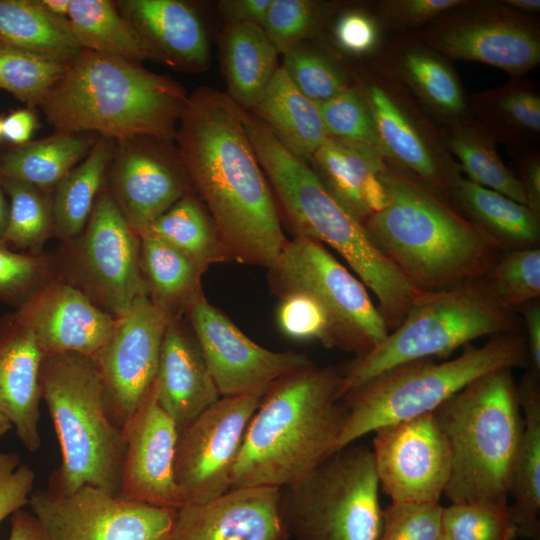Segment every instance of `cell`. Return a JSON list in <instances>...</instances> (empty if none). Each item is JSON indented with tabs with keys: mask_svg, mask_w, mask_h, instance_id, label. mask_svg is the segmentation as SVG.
I'll list each match as a JSON object with an SVG mask.
<instances>
[{
	"mask_svg": "<svg viewBox=\"0 0 540 540\" xmlns=\"http://www.w3.org/2000/svg\"><path fill=\"white\" fill-rule=\"evenodd\" d=\"M448 144L470 181L526 206L521 181L503 164L486 136L461 129L448 138Z\"/></svg>",
	"mask_w": 540,
	"mask_h": 540,
	"instance_id": "cell-40",
	"label": "cell"
},
{
	"mask_svg": "<svg viewBox=\"0 0 540 540\" xmlns=\"http://www.w3.org/2000/svg\"><path fill=\"white\" fill-rule=\"evenodd\" d=\"M505 308L516 312L540 296V248L504 251L481 279Z\"/></svg>",
	"mask_w": 540,
	"mask_h": 540,
	"instance_id": "cell-41",
	"label": "cell"
},
{
	"mask_svg": "<svg viewBox=\"0 0 540 540\" xmlns=\"http://www.w3.org/2000/svg\"><path fill=\"white\" fill-rule=\"evenodd\" d=\"M140 263L148 296L174 315L202 293L205 272L190 257L148 230L138 232Z\"/></svg>",
	"mask_w": 540,
	"mask_h": 540,
	"instance_id": "cell-35",
	"label": "cell"
},
{
	"mask_svg": "<svg viewBox=\"0 0 540 540\" xmlns=\"http://www.w3.org/2000/svg\"><path fill=\"white\" fill-rule=\"evenodd\" d=\"M40 380L61 451L47 488L71 494L92 486L119 495L125 438L108 416L93 360L77 353L45 355Z\"/></svg>",
	"mask_w": 540,
	"mask_h": 540,
	"instance_id": "cell-7",
	"label": "cell"
},
{
	"mask_svg": "<svg viewBox=\"0 0 540 540\" xmlns=\"http://www.w3.org/2000/svg\"><path fill=\"white\" fill-rule=\"evenodd\" d=\"M400 71L415 93L431 108L445 116L465 110V98L454 73L435 53L420 47L405 50Z\"/></svg>",
	"mask_w": 540,
	"mask_h": 540,
	"instance_id": "cell-39",
	"label": "cell"
},
{
	"mask_svg": "<svg viewBox=\"0 0 540 540\" xmlns=\"http://www.w3.org/2000/svg\"><path fill=\"white\" fill-rule=\"evenodd\" d=\"M280 488L243 486L177 509L175 540H288Z\"/></svg>",
	"mask_w": 540,
	"mask_h": 540,
	"instance_id": "cell-21",
	"label": "cell"
},
{
	"mask_svg": "<svg viewBox=\"0 0 540 540\" xmlns=\"http://www.w3.org/2000/svg\"><path fill=\"white\" fill-rule=\"evenodd\" d=\"M373 458L382 490L395 504H438L451 455L433 413L376 429Z\"/></svg>",
	"mask_w": 540,
	"mask_h": 540,
	"instance_id": "cell-15",
	"label": "cell"
},
{
	"mask_svg": "<svg viewBox=\"0 0 540 540\" xmlns=\"http://www.w3.org/2000/svg\"><path fill=\"white\" fill-rule=\"evenodd\" d=\"M249 112L286 149L306 162L328 138L317 104L295 87L281 66Z\"/></svg>",
	"mask_w": 540,
	"mask_h": 540,
	"instance_id": "cell-29",
	"label": "cell"
},
{
	"mask_svg": "<svg viewBox=\"0 0 540 540\" xmlns=\"http://www.w3.org/2000/svg\"><path fill=\"white\" fill-rule=\"evenodd\" d=\"M67 65L26 51L0 47V90L30 108L40 106Z\"/></svg>",
	"mask_w": 540,
	"mask_h": 540,
	"instance_id": "cell-42",
	"label": "cell"
},
{
	"mask_svg": "<svg viewBox=\"0 0 540 540\" xmlns=\"http://www.w3.org/2000/svg\"><path fill=\"white\" fill-rule=\"evenodd\" d=\"M71 0H39L41 5L50 13L67 18Z\"/></svg>",
	"mask_w": 540,
	"mask_h": 540,
	"instance_id": "cell-59",
	"label": "cell"
},
{
	"mask_svg": "<svg viewBox=\"0 0 540 540\" xmlns=\"http://www.w3.org/2000/svg\"><path fill=\"white\" fill-rule=\"evenodd\" d=\"M154 384L159 405L178 431L221 397L194 333L178 315L165 331Z\"/></svg>",
	"mask_w": 540,
	"mask_h": 540,
	"instance_id": "cell-25",
	"label": "cell"
},
{
	"mask_svg": "<svg viewBox=\"0 0 540 540\" xmlns=\"http://www.w3.org/2000/svg\"><path fill=\"white\" fill-rule=\"evenodd\" d=\"M12 427L11 422L0 410V438Z\"/></svg>",
	"mask_w": 540,
	"mask_h": 540,
	"instance_id": "cell-62",
	"label": "cell"
},
{
	"mask_svg": "<svg viewBox=\"0 0 540 540\" xmlns=\"http://www.w3.org/2000/svg\"><path fill=\"white\" fill-rule=\"evenodd\" d=\"M387 205L362 224L376 247L420 292L483 279L504 250L440 196L385 166Z\"/></svg>",
	"mask_w": 540,
	"mask_h": 540,
	"instance_id": "cell-2",
	"label": "cell"
},
{
	"mask_svg": "<svg viewBox=\"0 0 540 540\" xmlns=\"http://www.w3.org/2000/svg\"><path fill=\"white\" fill-rule=\"evenodd\" d=\"M44 355L77 353L93 359L110 338L117 318L90 296L57 278L29 295L14 312Z\"/></svg>",
	"mask_w": 540,
	"mask_h": 540,
	"instance_id": "cell-19",
	"label": "cell"
},
{
	"mask_svg": "<svg viewBox=\"0 0 540 540\" xmlns=\"http://www.w3.org/2000/svg\"><path fill=\"white\" fill-rule=\"evenodd\" d=\"M268 269L279 296L301 291L323 306L331 321L334 347L361 357L388 336L365 285L321 243L295 236Z\"/></svg>",
	"mask_w": 540,
	"mask_h": 540,
	"instance_id": "cell-11",
	"label": "cell"
},
{
	"mask_svg": "<svg viewBox=\"0 0 540 540\" xmlns=\"http://www.w3.org/2000/svg\"><path fill=\"white\" fill-rule=\"evenodd\" d=\"M503 3L519 11L536 12L540 9L539 0H506Z\"/></svg>",
	"mask_w": 540,
	"mask_h": 540,
	"instance_id": "cell-61",
	"label": "cell"
},
{
	"mask_svg": "<svg viewBox=\"0 0 540 540\" xmlns=\"http://www.w3.org/2000/svg\"><path fill=\"white\" fill-rule=\"evenodd\" d=\"M438 504H395L382 511V525L376 540H441Z\"/></svg>",
	"mask_w": 540,
	"mask_h": 540,
	"instance_id": "cell-49",
	"label": "cell"
},
{
	"mask_svg": "<svg viewBox=\"0 0 540 540\" xmlns=\"http://www.w3.org/2000/svg\"><path fill=\"white\" fill-rule=\"evenodd\" d=\"M174 316L148 295L138 297L116 317L110 338L92 359L103 385L108 416L121 429L154 384L163 337Z\"/></svg>",
	"mask_w": 540,
	"mask_h": 540,
	"instance_id": "cell-14",
	"label": "cell"
},
{
	"mask_svg": "<svg viewBox=\"0 0 540 540\" xmlns=\"http://www.w3.org/2000/svg\"><path fill=\"white\" fill-rule=\"evenodd\" d=\"M529 363L521 333L493 336L482 346L470 344L456 358L436 363L422 359L382 372L341 399L347 416L334 451L376 429L433 413L477 378Z\"/></svg>",
	"mask_w": 540,
	"mask_h": 540,
	"instance_id": "cell-8",
	"label": "cell"
},
{
	"mask_svg": "<svg viewBox=\"0 0 540 540\" xmlns=\"http://www.w3.org/2000/svg\"><path fill=\"white\" fill-rule=\"evenodd\" d=\"M8 540H49L38 519L25 510L18 509L11 515Z\"/></svg>",
	"mask_w": 540,
	"mask_h": 540,
	"instance_id": "cell-57",
	"label": "cell"
},
{
	"mask_svg": "<svg viewBox=\"0 0 540 540\" xmlns=\"http://www.w3.org/2000/svg\"><path fill=\"white\" fill-rule=\"evenodd\" d=\"M508 504L451 503L442 508L441 540H514Z\"/></svg>",
	"mask_w": 540,
	"mask_h": 540,
	"instance_id": "cell-43",
	"label": "cell"
},
{
	"mask_svg": "<svg viewBox=\"0 0 540 540\" xmlns=\"http://www.w3.org/2000/svg\"><path fill=\"white\" fill-rule=\"evenodd\" d=\"M516 312L503 307L482 280L421 292L401 324L368 354L340 370L342 398L382 372L422 359L446 358L483 336L521 333Z\"/></svg>",
	"mask_w": 540,
	"mask_h": 540,
	"instance_id": "cell-9",
	"label": "cell"
},
{
	"mask_svg": "<svg viewBox=\"0 0 540 540\" xmlns=\"http://www.w3.org/2000/svg\"><path fill=\"white\" fill-rule=\"evenodd\" d=\"M272 0H227L219 6L226 24L253 23L263 28Z\"/></svg>",
	"mask_w": 540,
	"mask_h": 540,
	"instance_id": "cell-54",
	"label": "cell"
},
{
	"mask_svg": "<svg viewBox=\"0 0 540 540\" xmlns=\"http://www.w3.org/2000/svg\"><path fill=\"white\" fill-rule=\"evenodd\" d=\"M451 195L504 251L539 247V216L527 206L458 175Z\"/></svg>",
	"mask_w": 540,
	"mask_h": 540,
	"instance_id": "cell-32",
	"label": "cell"
},
{
	"mask_svg": "<svg viewBox=\"0 0 540 540\" xmlns=\"http://www.w3.org/2000/svg\"><path fill=\"white\" fill-rule=\"evenodd\" d=\"M516 391L524 424L510 479V518L516 538L540 540L539 374L530 369Z\"/></svg>",
	"mask_w": 540,
	"mask_h": 540,
	"instance_id": "cell-28",
	"label": "cell"
},
{
	"mask_svg": "<svg viewBox=\"0 0 540 540\" xmlns=\"http://www.w3.org/2000/svg\"><path fill=\"white\" fill-rule=\"evenodd\" d=\"M44 356L32 331L14 313L0 318V410L30 452L41 446L39 405Z\"/></svg>",
	"mask_w": 540,
	"mask_h": 540,
	"instance_id": "cell-23",
	"label": "cell"
},
{
	"mask_svg": "<svg viewBox=\"0 0 540 540\" xmlns=\"http://www.w3.org/2000/svg\"><path fill=\"white\" fill-rule=\"evenodd\" d=\"M2 121H3V118L0 117V139L3 137L2 136Z\"/></svg>",
	"mask_w": 540,
	"mask_h": 540,
	"instance_id": "cell-63",
	"label": "cell"
},
{
	"mask_svg": "<svg viewBox=\"0 0 540 540\" xmlns=\"http://www.w3.org/2000/svg\"><path fill=\"white\" fill-rule=\"evenodd\" d=\"M2 185L10 202L8 223L0 241L39 254L54 235L50 192L13 178L2 177Z\"/></svg>",
	"mask_w": 540,
	"mask_h": 540,
	"instance_id": "cell-38",
	"label": "cell"
},
{
	"mask_svg": "<svg viewBox=\"0 0 540 540\" xmlns=\"http://www.w3.org/2000/svg\"><path fill=\"white\" fill-rule=\"evenodd\" d=\"M122 431L125 453L119 495L159 507L179 509L183 506L184 500L174 478L179 431L159 405L155 384Z\"/></svg>",
	"mask_w": 540,
	"mask_h": 540,
	"instance_id": "cell-20",
	"label": "cell"
},
{
	"mask_svg": "<svg viewBox=\"0 0 540 540\" xmlns=\"http://www.w3.org/2000/svg\"><path fill=\"white\" fill-rule=\"evenodd\" d=\"M277 310L280 331L293 340H318L325 347H334L330 318L323 306L310 294L287 292Z\"/></svg>",
	"mask_w": 540,
	"mask_h": 540,
	"instance_id": "cell-46",
	"label": "cell"
},
{
	"mask_svg": "<svg viewBox=\"0 0 540 540\" xmlns=\"http://www.w3.org/2000/svg\"><path fill=\"white\" fill-rule=\"evenodd\" d=\"M372 450L349 444L302 479L280 488L283 519L296 540H376L382 525Z\"/></svg>",
	"mask_w": 540,
	"mask_h": 540,
	"instance_id": "cell-10",
	"label": "cell"
},
{
	"mask_svg": "<svg viewBox=\"0 0 540 540\" xmlns=\"http://www.w3.org/2000/svg\"><path fill=\"white\" fill-rule=\"evenodd\" d=\"M281 68L295 87L314 103L327 101L348 87L342 71L318 51L298 45L282 53Z\"/></svg>",
	"mask_w": 540,
	"mask_h": 540,
	"instance_id": "cell-44",
	"label": "cell"
},
{
	"mask_svg": "<svg viewBox=\"0 0 540 540\" xmlns=\"http://www.w3.org/2000/svg\"><path fill=\"white\" fill-rule=\"evenodd\" d=\"M185 312L221 397L267 388L313 363L305 354L275 352L256 344L202 293Z\"/></svg>",
	"mask_w": 540,
	"mask_h": 540,
	"instance_id": "cell-17",
	"label": "cell"
},
{
	"mask_svg": "<svg viewBox=\"0 0 540 540\" xmlns=\"http://www.w3.org/2000/svg\"><path fill=\"white\" fill-rule=\"evenodd\" d=\"M497 110L504 120L516 128L538 133L540 130V99L528 90L517 88L497 97Z\"/></svg>",
	"mask_w": 540,
	"mask_h": 540,
	"instance_id": "cell-52",
	"label": "cell"
},
{
	"mask_svg": "<svg viewBox=\"0 0 540 540\" xmlns=\"http://www.w3.org/2000/svg\"><path fill=\"white\" fill-rule=\"evenodd\" d=\"M176 147L231 260L269 268L287 239L243 124V109L211 87L188 95Z\"/></svg>",
	"mask_w": 540,
	"mask_h": 540,
	"instance_id": "cell-1",
	"label": "cell"
},
{
	"mask_svg": "<svg viewBox=\"0 0 540 540\" xmlns=\"http://www.w3.org/2000/svg\"><path fill=\"white\" fill-rule=\"evenodd\" d=\"M340 380V369L312 363L273 382L247 426L231 488L284 487L333 453L347 416Z\"/></svg>",
	"mask_w": 540,
	"mask_h": 540,
	"instance_id": "cell-4",
	"label": "cell"
},
{
	"mask_svg": "<svg viewBox=\"0 0 540 540\" xmlns=\"http://www.w3.org/2000/svg\"><path fill=\"white\" fill-rule=\"evenodd\" d=\"M106 179V190L137 233L193 189L176 145L150 136L116 140Z\"/></svg>",
	"mask_w": 540,
	"mask_h": 540,
	"instance_id": "cell-16",
	"label": "cell"
},
{
	"mask_svg": "<svg viewBox=\"0 0 540 540\" xmlns=\"http://www.w3.org/2000/svg\"><path fill=\"white\" fill-rule=\"evenodd\" d=\"M20 461L16 453L0 452V524L27 505L33 492L35 472Z\"/></svg>",
	"mask_w": 540,
	"mask_h": 540,
	"instance_id": "cell-50",
	"label": "cell"
},
{
	"mask_svg": "<svg viewBox=\"0 0 540 540\" xmlns=\"http://www.w3.org/2000/svg\"><path fill=\"white\" fill-rule=\"evenodd\" d=\"M338 46L351 54H365L372 51L379 39L376 22L366 13L349 11L342 14L334 28Z\"/></svg>",
	"mask_w": 540,
	"mask_h": 540,
	"instance_id": "cell-51",
	"label": "cell"
},
{
	"mask_svg": "<svg viewBox=\"0 0 540 540\" xmlns=\"http://www.w3.org/2000/svg\"><path fill=\"white\" fill-rule=\"evenodd\" d=\"M317 107L328 137L362 143L381 151L371 112L358 92L347 88L317 103Z\"/></svg>",
	"mask_w": 540,
	"mask_h": 540,
	"instance_id": "cell-45",
	"label": "cell"
},
{
	"mask_svg": "<svg viewBox=\"0 0 540 540\" xmlns=\"http://www.w3.org/2000/svg\"><path fill=\"white\" fill-rule=\"evenodd\" d=\"M67 19L83 49L142 63L145 55L115 1L71 0Z\"/></svg>",
	"mask_w": 540,
	"mask_h": 540,
	"instance_id": "cell-37",
	"label": "cell"
},
{
	"mask_svg": "<svg viewBox=\"0 0 540 540\" xmlns=\"http://www.w3.org/2000/svg\"><path fill=\"white\" fill-rule=\"evenodd\" d=\"M49 540H175L177 509L83 486L71 494L48 488L29 497Z\"/></svg>",
	"mask_w": 540,
	"mask_h": 540,
	"instance_id": "cell-12",
	"label": "cell"
},
{
	"mask_svg": "<svg viewBox=\"0 0 540 540\" xmlns=\"http://www.w3.org/2000/svg\"><path fill=\"white\" fill-rule=\"evenodd\" d=\"M0 47L66 65L83 50L68 19L48 12L39 0H0Z\"/></svg>",
	"mask_w": 540,
	"mask_h": 540,
	"instance_id": "cell-31",
	"label": "cell"
},
{
	"mask_svg": "<svg viewBox=\"0 0 540 540\" xmlns=\"http://www.w3.org/2000/svg\"><path fill=\"white\" fill-rule=\"evenodd\" d=\"M184 87L141 63L83 49L40 104L55 131L175 142Z\"/></svg>",
	"mask_w": 540,
	"mask_h": 540,
	"instance_id": "cell-5",
	"label": "cell"
},
{
	"mask_svg": "<svg viewBox=\"0 0 540 540\" xmlns=\"http://www.w3.org/2000/svg\"><path fill=\"white\" fill-rule=\"evenodd\" d=\"M2 177L0 175V239L3 236L9 217V203L6 200Z\"/></svg>",
	"mask_w": 540,
	"mask_h": 540,
	"instance_id": "cell-60",
	"label": "cell"
},
{
	"mask_svg": "<svg viewBox=\"0 0 540 540\" xmlns=\"http://www.w3.org/2000/svg\"><path fill=\"white\" fill-rule=\"evenodd\" d=\"M465 3L462 0L390 1L383 5V13L396 24L416 25Z\"/></svg>",
	"mask_w": 540,
	"mask_h": 540,
	"instance_id": "cell-53",
	"label": "cell"
},
{
	"mask_svg": "<svg viewBox=\"0 0 540 540\" xmlns=\"http://www.w3.org/2000/svg\"><path fill=\"white\" fill-rule=\"evenodd\" d=\"M365 100L382 153L416 174L438 196L451 194L456 173L440 165L428 140L396 99L385 88L371 85Z\"/></svg>",
	"mask_w": 540,
	"mask_h": 540,
	"instance_id": "cell-27",
	"label": "cell"
},
{
	"mask_svg": "<svg viewBox=\"0 0 540 540\" xmlns=\"http://www.w3.org/2000/svg\"><path fill=\"white\" fill-rule=\"evenodd\" d=\"M382 152L362 143L328 137L308 163L331 195L363 223L386 198Z\"/></svg>",
	"mask_w": 540,
	"mask_h": 540,
	"instance_id": "cell-26",
	"label": "cell"
},
{
	"mask_svg": "<svg viewBox=\"0 0 540 540\" xmlns=\"http://www.w3.org/2000/svg\"><path fill=\"white\" fill-rule=\"evenodd\" d=\"M523 185L526 206L539 216L540 214V164L538 161L530 162L519 179Z\"/></svg>",
	"mask_w": 540,
	"mask_h": 540,
	"instance_id": "cell-58",
	"label": "cell"
},
{
	"mask_svg": "<svg viewBox=\"0 0 540 540\" xmlns=\"http://www.w3.org/2000/svg\"><path fill=\"white\" fill-rule=\"evenodd\" d=\"M278 54L261 26L226 24L222 37L226 94L241 109L255 106L279 67Z\"/></svg>",
	"mask_w": 540,
	"mask_h": 540,
	"instance_id": "cell-30",
	"label": "cell"
},
{
	"mask_svg": "<svg viewBox=\"0 0 540 540\" xmlns=\"http://www.w3.org/2000/svg\"><path fill=\"white\" fill-rule=\"evenodd\" d=\"M243 124L257 160L296 236L339 253L376 297L389 332L397 328L421 293L376 247L363 224L326 189L308 162L286 149L254 114Z\"/></svg>",
	"mask_w": 540,
	"mask_h": 540,
	"instance_id": "cell-3",
	"label": "cell"
},
{
	"mask_svg": "<svg viewBox=\"0 0 540 540\" xmlns=\"http://www.w3.org/2000/svg\"><path fill=\"white\" fill-rule=\"evenodd\" d=\"M512 369L489 372L434 412L451 455L444 495L451 503L508 504L523 430Z\"/></svg>",
	"mask_w": 540,
	"mask_h": 540,
	"instance_id": "cell-6",
	"label": "cell"
},
{
	"mask_svg": "<svg viewBox=\"0 0 540 540\" xmlns=\"http://www.w3.org/2000/svg\"><path fill=\"white\" fill-rule=\"evenodd\" d=\"M526 327L525 339L528 360L531 369L540 374V302L539 299L529 302L521 308Z\"/></svg>",
	"mask_w": 540,
	"mask_h": 540,
	"instance_id": "cell-56",
	"label": "cell"
},
{
	"mask_svg": "<svg viewBox=\"0 0 540 540\" xmlns=\"http://www.w3.org/2000/svg\"><path fill=\"white\" fill-rule=\"evenodd\" d=\"M95 139L88 133L55 131L53 135L15 146L0 157V175L52 192L86 157Z\"/></svg>",
	"mask_w": 540,
	"mask_h": 540,
	"instance_id": "cell-33",
	"label": "cell"
},
{
	"mask_svg": "<svg viewBox=\"0 0 540 540\" xmlns=\"http://www.w3.org/2000/svg\"><path fill=\"white\" fill-rule=\"evenodd\" d=\"M50 261L40 254L10 250L0 241V299L17 307L51 276Z\"/></svg>",
	"mask_w": 540,
	"mask_h": 540,
	"instance_id": "cell-48",
	"label": "cell"
},
{
	"mask_svg": "<svg viewBox=\"0 0 540 540\" xmlns=\"http://www.w3.org/2000/svg\"><path fill=\"white\" fill-rule=\"evenodd\" d=\"M38 126L37 117L31 109H19L3 118L2 136L15 146L31 141Z\"/></svg>",
	"mask_w": 540,
	"mask_h": 540,
	"instance_id": "cell-55",
	"label": "cell"
},
{
	"mask_svg": "<svg viewBox=\"0 0 540 540\" xmlns=\"http://www.w3.org/2000/svg\"><path fill=\"white\" fill-rule=\"evenodd\" d=\"M114 140L95 139L86 157L54 188V235L62 240L78 236L85 228L99 193L104 188Z\"/></svg>",
	"mask_w": 540,
	"mask_h": 540,
	"instance_id": "cell-34",
	"label": "cell"
},
{
	"mask_svg": "<svg viewBox=\"0 0 540 540\" xmlns=\"http://www.w3.org/2000/svg\"><path fill=\"white\" fill-rule=\"evenodd\" d=\"M318 5L308 0H272L263 29L279 53L301 45L319 25Z\"/></svg>",
	"mask_w": 540,
	"mask_h": 540,
	"instance_id": "cell-47",
	"label": "cell"
},
{
	"mask_svg": "<svg viewBox=\"0 0 540 540\" xmlns=\"http://www.w3.org/2000/svg\"><path fill=\"white\" fill-rule=\"evenodd\" d=\"M267 389L220 397L179 431L174 478L184 504L209 501L231 488L247 426Z\"/></svg>",
	"mask_w": 540,
	"mask_h": 540,
	"instance_id": "cell-13",
	"label": "cell"
},
{
	"mask_svg": "<svg viewBox=\"0 0 540 540\" xmlns=\"http://www.w3.org/2000/svg\"><path fill=\"white\" fill-rule=\"evenodd\" d=\"M77 264L84 283L119 317L148 295L140 263V239L106 189L99 193L82 231Z\"/></svg>",
	"mask_w": 540,
	"mask_h": 540,
	"instance_id": "cell-18",
	"label": "cell"
},
{
	"mask_svg": "<svg viewBox=\"0 0 540 540\" xmlns=\"http://www.w3.org/2000/svg\"><path fill=\"white\" fill-rule=\"evenodd\" d=\"M146 230L186 254L204 271L212 264L231 260L206 208L192 193L178 200Z\"/></svg>",
	"mask_w": 540,
	"mask_h": 540,
	"instance_id": "cell-36",
	"label": "cell"
},
{
	"mask_svg": "<svg viewBox=\"0 0 540 540\" xmlns=\"http://www.w3.org/2000/svg\"><path fill=\"white\" fill-rule=\"evenodd\" d=\"M431 45L449 57L521 74L540 60L536 32L512 16L491 15L451 23L431 34Z\"/></svg>",
	"mask_w": 540,
	"mask_h": 540,
	"instance_id": "cell-24",
	"label": "cell"
},
{
	"mask_svg": "<svg viewBox=\"0 0 540 540\" xmlns=\"http://www.w3.org/2000/svg\"><path fill=\"white\" fill-rule=\"evenodd\" d=\"M145 58L197 73L210 63L207 34L196 11L180 0H118Z\"/></svg>",
	"mask_w": 540,
	"mask_h": 540,
	"instance_id": "cell-22",
	"label": "cell"
}]
</instances>
